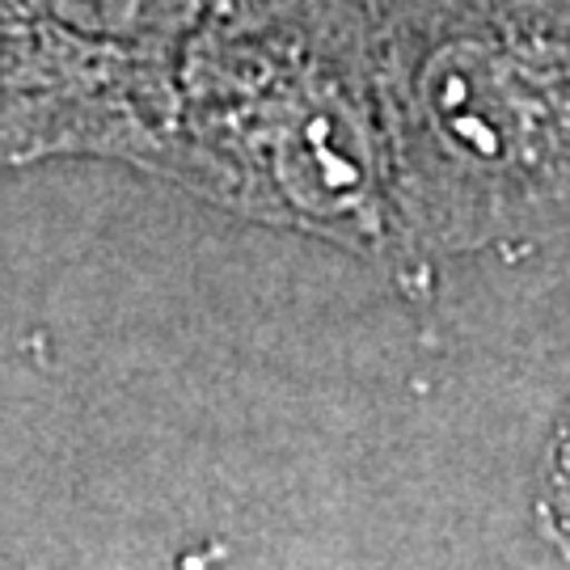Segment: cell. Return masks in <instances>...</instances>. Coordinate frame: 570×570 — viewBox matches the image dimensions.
<instances>
[{"label":"cell","instance_id":"cell-2","mask_svg":"<svg viewBox=\"0 0 570 570\" xmlns=\"http://www.w3.org/2000/svg\"><path fill=\"white\" fill-rule=\"evenodd\" d=\"M414 266L570 237V0H372Z\"/></svg>","mask_w":570,"mask_h":570},{"label":"cell","instance_id":"cell-3","mask_svg":"<svg viewBox=\"0 0 570 570\" xmlns=\"http://www.w3.org/2000/svg\"><path fill=\"white\" fill-rule=\"evenodd\" d=\"M207 0H0V165L119 161L169 183Z\"/></svg>","mask_w":570,"mask_h":570},{"label":"cell","instance_id":"cell-1","mask_svg":"<svg viewBox=\"0 0 570 570\" xmlns=\"http://www.w3.org/2000/svg\"><path fill=\"white\" fill-rule=\"evenodd\" d=\"M169 183L419 279L393 190L372 0H207Z\"/></svg>","mask_w":570,"mask_h":570},{"label":"cell","instance_id":"cell-4","mask_svg":"<svg viewBox=\"0 0 570 570\" xmlns=\"http://www.w3.org/2000/svg\"><path fill=\"white\" fill-rule=\"evenodd\" d=\"M546 524L558 537L562 553L570 558V419L558 431V444H553L550 461V487H546Z\"/></svg>","mask_w":570,"mask_h":570}]
</instances>
